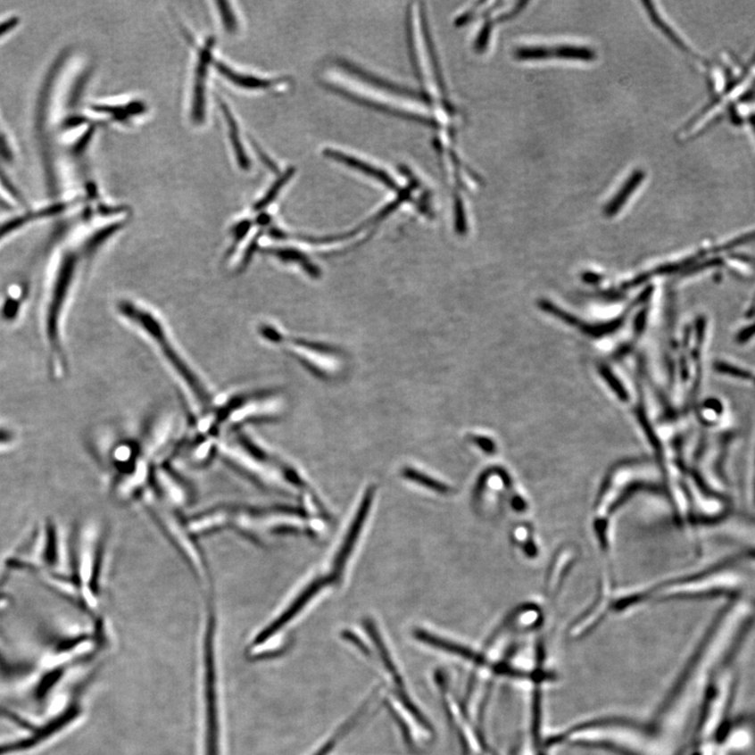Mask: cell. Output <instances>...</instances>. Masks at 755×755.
<instances>
[{
	"mask_svg": "<svg viewBox=\"0 0 755 755\" xmlns=\"http://www.w3.org/2000/svg\"><path fill=\"white\" fill-rule=\"evenodd\" d=\"M94 255L80 241L63 245L51 257L40 303V333L53 378L64 377L69 369L64 325L84 263Z\"/></svg>",
	"mask_w": 755,
	"mask_h": 755,
	"instance_id": "cell-1",
	"label": "cell"
},
{
	"mask_svg": "<svg viewBox=\"0 0 755 755\" xmlns=\"http://www.w3.org/2000/svg\"><path fill=\"white\" fill-rule=\"evenodd\" d=\"M116 311L121 319L151 344L171 374L176 377L193 406L191 412L194 424L206 418L212 411L218 395L213 394L205 379L185 355L182 347L178 345L170 328L158 311L146 303L130 298L120 299L116 303Z\"/></svg>",
	"mask_w": 755,
	"mask_h": 755,
	"instance_id": "cell-2",
	"label": "cell"
},
{
	"mask_svg": "<svg viewBox=\"0 0 755 755\" xmlns=\"http://www.w3.org/2000/svg\"><path fill=\"white\" fill-rule=\"evenodd\" d=\"M104 544V533L95 521L83 524L71 543V580L77 589V605L88 612L97 610L100 602Z\"/></svg>",
	"mask_w": 755,
	"mask_h": 755,
	"instance_id": "cell-3",
	"label": "cell"
},
{
	"mask_svg": "<svg viewBox=\"0 0 755 755\" xmlns=\"http://www.w3.org/2000/svg\"><path fill=\"white\" fill-rule=\"evenodd\" d=\"M140 500L162 532L187 562L195 577L201 580H206L208 571L205 557L196 543V537L189 529L187 520L179 517L178 510L162 500L151 486L144 493Z\"/></svg>",
	"mask_w": 755,
	"mask_h": 755,
	"instance_id": "cell-4",
	"label": "cell"
},
{
	"mask_svg": "<svg viewBox=\"0 0 755 755\" xmlns=\"http://www.w3.org/2000/svg\"><path fill=\"white\" fill-rule=\"evenodd\" d=\"M206 631L203 638L206 668V713L207 743L206 755H219L218 698L215 688L214 636L217 628V615L214 602L208 601L206 609Z\"/></svg>",
	"mask_w": 755,
	"mask_h": 755,
	"instance_id": "cell-5",
	"label": "cell"
},
{
	"mask_svg": "<svg viewBox=\"0 0 755 755\" xmlns=\"http://www.w3.org/2000/svg\"><path fill=\"white\" fill-rule=\"evenodd\" d=\"M75 200H53L39 206H28L10 212L0 218V245L26 230L29 226L60 217L79 203Z\"/></svg>",
	"mask_w": 755,
	"mask_h": 755,
	"instance_id": "cell-6",
	"label": "cell"
},
{
	"mask_svg": "<svg viewBox=\"0 0 755 755\" xmlns=\"http://www.w3.org/2000/svg\"><path fill=\"white\" fill-rule=\"evenodd\" d=\"M214 45L215 39L209 37L197 56L193 101H191V120L197 125L203 123L206 118V83L209 65L213 62Z\"/></svg>",
	"mask_w": 755,
	"mask_h": 755,
	"instance_id": "cell-7",
	"label": "cell"
},
{
	"mask_svg": "<svg viewBox=\"0 0 755 755\" xmlns=\"http://www.w3.org/2000/svg\"><path fill=\"white\" fill-rule=\"evenodd\" d=\"M29 290L25 284H12L0 295V321L14 325L21 319L29 302Z\"/></svg>",
	"mask_w": 755,
	"mask_h": 755,
	"instance_id": "cell-8",
	"label": "cell"
},
{
	"mask_svg": "<svg viewBox=\"0 0 755 755\" xmlns=\"http://www.w3.org/2000/svg\"><path fill=\"white\" fill-rule=\"evenodd\" d=\"M416 637L417 639L421 640L424 643L435 646L436 649L449 652V654L465 659L467 661L473 662L477 668H484L487 663L486 656H484L483 654H477V652L469 649V647L454 643L452 641L436 637L435 635H431L424 631H417Z\"/></svg>",
	"mask_w": 755,
	"mask_h": 755,
	"instance_id": "cell-9",
	"label": "cell"
},
{
	"mask_svg": "<svg viewBox=\"0 0 755 755\" xmlns=\"http://www.w3.org/2000/svg\"><path fill=\"white\" fill-rule=\"evenodd\" d=\"M217 99L218 104L220 106L221 113H223L227 124L228 133H229V139L233 153H235L236 155L237 165L243 170H249L250 160L247 153H245V151L244 144L241 137V131H239L236 119L235 118V116H233V112H231L229 105H228L223 99L218 97V95Z\"/></svg>",
	"mask_w": 755,
	"mask_h": 755,
	"instance_id": "cell-10",
	"label": "cell"
},
{
	"mask_svg": "<svg viewBox=\"0 0 755 755\" xmlns=\"http://www.w3.org/2000/svg\"><path fill=\"white\" fill-rule=\"evenodd\" d=\"M214 68L225 79L233 83V86L249 89V91H260V89H269L278 86V80L263 79L253 75L239 73L223 62H214Z\"/></svg>",
	"mask_w": 755,
	"mask_h": 755,
	"instance_id": "cell-11",
	"label": "cell"
},
{
	"mask_svg": "<svg viewBox=\"0 0 755 755\" xmlns=\"http://www.w3.org/2000/svg\"><path fill=\"white\" fill-rule=\"evenodd\" d=\"M28 206L25 194L8 175L7 168L0 163V207L13 212Z\"/></svg>",
	"mask_w": 755,
	"mask_h": 755,
	"instance_id": "cell-12",
	"label": "cell"
},
{
	"mask_svg": "<svg viewBox=\"0 0 755 755\" xmlns=\"http://www.w3.org/2000/svg\"><path fill=\"white\" fill-rule=\"evenodd\" d=\"M644 178L645 173L643 170H635L631 177L623 183L622 187L617 191L613 199L608 203L607 206H605L604 214L607 215L608 218L615 217L623 206L626 205L629 197H631L635 193V190H636L640 184L643 182Z\"/></svg>",
	"mask_w": 755,
	"mask_h": 755,
	"instance_id": "cell-13",
	"label": "cell"
},
{
	"mask_svg": "<svg viewBox=\"0 0 755 755\" xmlns=\"http://www.w3.org/2000/svg\"><path fill=\"white\" fill-rule=\"evenodd\" d=\"M325 153L328 157L341 162V163L346 164L347 166L355 168V170L365 173L371 178H375L378 181L382 182L388 188L391 189H397V186L394 182L392 178H389L387 173L385 171L377 170L374 166L369 165L368 163H364V162L358 160L356 158L350 157V155L341 153L339 152L331 151V149H327Z\"/></svg>",
	"mask_w": 755,
	"mask_h": 755,
	"instance_id": "cell-14",
	"label": "cell"
},
{
	"mask_svg": "<svg viewBox=\"0 0 755 755\" xmlns=\"http://www.w3.org/2000/svg\"><path fill=\"white\" fill-rule=\"evenodd\" d=\"M92 111L111 115L115 121L128 122L131 117L140 116L146 112V106L141 101L130 102L125 105L95 104Z\"/></svg>",
	"mask_w": 755,
	"mask_h": 755,
	"instance_id": "cell-15",
	"label": "cell"
},
{
	"mask_svg": "<svg viewBox=\"0 0 755 755\" xmlns=\"http://www.w3.org/2000/svg\"><path fill=\"white\" fill-rule=\"evenodd\" d=\"M577 60L590 62L597 57L594 50L583 46L561 45L552 46V58Z\"/></svg>",
	"mask_w": 755,
	"mask_h": 755,
	"instance_id": "cell-16",
	"label": "cell"
},
{
	"mask_svg": "<svg viewBox=\"0 0 755 755\" xmlns=\"http://www.w3.org/2000/svg\"><path fill=\"white\" fill-rule=\"evenodd\" d=\"M17 161V148L7 126L0 117V163L5 168L14 166Z\"/></svg>",
	"mask_w": 755,
	"mask_h": 755,
	"instance_id": "cell-17",
	"label": "cell"
},
{
	"mask_svg": "<svg viewBox=\"0 0 755 755\" xmlns=\"http://www.w3.org/2000/svg\"><path fill=\"white\" fill-rule=\"evenodd\" d=\"M268 254H271L275 257H278L280 261H287V262H298L304 268L305 271H307L311 275H319V269L311 265V263L308 261L307 257H305L301 252L294 249H287V248H270L263 250Z\"/></svg>",
	"mask_w": 755,
	"mask_h": 755,
	"instance_id": "cell-18",
	"label": "cell"
},
{
	"mask_svg": "<svg viewBox=\"0 0 755 755\" xmlns=\"http://www.w3.org/2000/svg\"><path fill=\"white\" fill-rule=\"evenodd\" d=\"M293 173L294 170H292L291 168V170H287L285 175L279 177L278 181L275 182L271 186V188L267 191V194L263 195L260 201H257L254 203V212H261V210L268 207L270 203H271L275 200V197L278 195L280 190L284 188V186L290 181Z\"/></svg>",
	"mask_w": 755,
	"mask_h": 755,
	"instance_id": "cell-19",
	"label": "cell"
},
{
	"mask_svg": "<svg viewBox=\"0 0 755 755\" xmlns=\"http://www.w3.org/2000/svg\"><path fill=\"white\" fill-rule=\"evenodd\" d=\"M514 56L519 60H547L549 58H552V46H519L517 50H515Z\"/></svg>",
	"mask_w": 755,
	"mask_h": 755,
	"instance_id": "cell-20",
	"label": "cell"
},
{
	"mask_svg": "<svg viewBox=\"0 0 755 755\" xmlns=\"http://www.w3.org/2000/svg\"><path fill=\"white\" fill-rule=\"evenodd\" d=\"M363 711H364V709H362L361 711H359L355 717L352 718L349 722H347L345 725H344V726L341 727L337 731V734H335L332 736V738L329 739L326 743V744L323 745L319 749V751L315 752L313 755H328L329 753H331L334 751V748L336 747V745L338 744L340 740L343 739L344 736H345L347 734L350 733V731L353 727V725L356 724V722L358 721V718H361Z\"/></svg>",
	"mask_w": 755,
	"mask_h": 755,
	"instance_id": "cell-21",
	"label": "cell"
},
{
	"mask_svg": "<svg viewBox=\"0 0 755 755\" xmlns=\"http://www.w3.org/2000/svg\"><path fill=\"white\" fill-rule=\"evenodd\" d=\"M598 370L599 374H601L604 381L608 383V386L616 394L617 397L626 402L629 399L628 393L626 387L623 386L622 382L618 379V378H617L613 371L610 370L608 365H599Z\"/></svg>",
	"mask_w": 755,
	"mask_h": 755,
	"instance_id": "cell-22",
	"label": "cell"
},
{
	"mask_svg": "<svg viewBox=\"0 0 755 755\" xmlns=\"http://www.w3.org/2000/svg\"><path fill=\"white\" fill-rule=\"evenodd\" d=\"M217 5L225 31L230 34H235L238 29V22L235 12H233L230 7V4L226 2H218Z\"/></svg>",
	"mask_w": 755,
	"mask_h": 755,
	"instance_id": "cell-23",
	"label": "cell"
},
{
	"mask_svg": "<svg viewBox=\"0 0 755 755\" xmlns=\"http://www.w3.org/2000/svg\"><path fill=\"white\" fill-rule=\"evenodd\" d=\"M21 17L18 14H7L0 17V42L17 31L21 26Z\"/></svg>",
	"mask_w": 755,
	"mask_h": 755,
	"instance_id": "cell-24",
	"label": "cell"
},
{
	"mask_svg": "<svg viewBox=\"0 0 755 755\" xmlns=\"http://www.w3.org/2000/svg\"><path fill=\"white\" fill-rule=\"evenodd\" d=\"M17 431L10 425L0 423V452H7L17 444Z\"/></svg>",
	"mask_w": 755,
	"mask_h": 755,
	"instance_id": "cell-25",
	"label": "cell"
},
{
	"mask_svg": "<svg viewBox=\"0 0 755 755\" xmlns=\"http://www.w3.org/2000/svg\"><path fill=\"white\" fill-rule=\"evenodd\" d=\"M405 476L407 477L413 479V481H416L419 484L427 485V486L433 488L436 491H445L446 490V488L444 486H443V485L433 481V479H429V477L419 475V473H418L416 471H413V470L406 471Z\"/></svg>",
	"mask_w": 755,
	"mask_h": 755,
	"instance_id": "cell-26",
	"label": "cell"
},
{
	"mask_svg": "<svg viewBox=\"0 0 755 755\" xmlns=\"http://www.w3.org/2000/svg\"><path fill=\"white\" fill-rule=\"evenodd\" d=\"M491 32H493V25H491L490 21H487L486 23H485L482 31L481 33H479L476 42V47L477 52H483L485 47L487 46Z\"/></svg>",
	"mask_w": 755,
	"mask_h": 755,
	"instance_id": "cell-27",
	"label": "cell"
},
{
	"mask_svg": "<svg viewBox=\"0 0 755 755\" xmlns=\"http://www.w3.org/2000/svg\"><path fill=\"white\" fill-rule=\"evenodd\" d=\"M647 321V310H643L637 315L636 319L634 322V332L636 336H640L644 332V328L646 326Z\"/></svg>",
	"mask_w": 755,
	"mask_h": 755,
	"instance_id": "cell-28",
	"label": "cell"
},
{
	"mask_svg": "<svg viewBox=\"0 0 755 755\" xmlns=\"http://www.w3.org/2000/svg\"><path fill=\"white\" fill-rule=\"evenodd\" d=\"M583 278L585 281V283L591 284V285H597L598 283H601V281L602 279V277H599V275H597L595 273H590V272L585 273Z\"/></svg>",
	"mask_w": 755,
	"mask_h": 755,
	"instance_id": "cell-29",
	"label": "cell"
}]
</instances>
